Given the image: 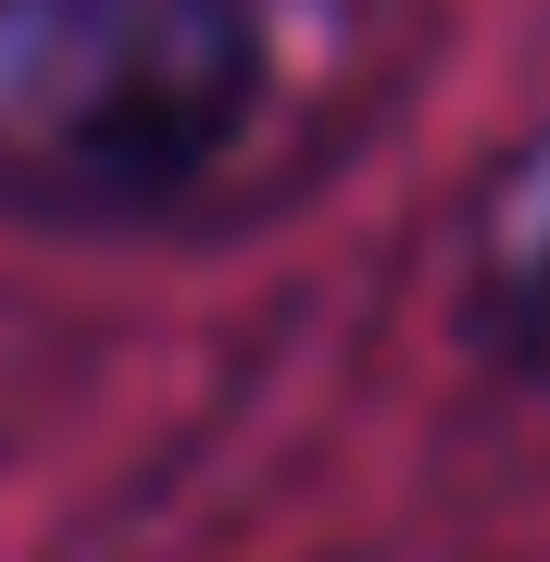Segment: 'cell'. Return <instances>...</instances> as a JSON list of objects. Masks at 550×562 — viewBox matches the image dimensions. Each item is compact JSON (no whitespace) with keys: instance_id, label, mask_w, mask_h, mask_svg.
<instances>
[{"instance_id":"6da1fadb","label":"cell","mask_w":550,"mask_h":562,"mask_svg":"<svg viewBox=\"0 0 550 562\" xmlns=\"http://www.w3.org/2000/svg\"><path fill=\"white\" fill-rule=\"evenodd\" d=\"M276 101L263 0H0V188L164 213Z\"/></svg>"},{"instance_id":"7a4b0ae2","label":"cell","mask_w":550,"mask_h":562,"mask_svg":"<svg viewBox=\"0 0 550 562\" xmlns=\"http://www.w3.org/2000/svg\"><path fill=\"white\" fill-rule=\"evenodd\" d=\"M475 338H489L513 375L550 387V138H526L475 201V262H463Z\"/></svg>"}]
</instances>
